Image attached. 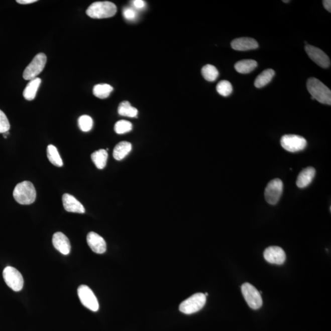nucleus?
<instances>
[{
  "label": "nucleus",
  "instance_id": "obj_1",
  "mask_svg": "<svg viewBox=\"0 0 331 331\" xmlns=\"http://www.w3.org/2000/svg\"><path fill=\"white\" fill-rule=\"evenodd\" d=\"M307 88L311 97L319 102L324 104H331V91L320 80L315 77L308 79Z\"/></svg>",
  "mask_w": 331,
  "mask_h": 331
},
{
  "label": "nucleus",
  "instance_id": "obj_2",
  "mask_svg": "<svg viewBox=\"0 0 331 331\" xmlns=\"http://www.w3.org/2000/svg\"><path fill=\"white\" fill-rule=\"evenodd\" d=\"M13 196L19 204L30 205L35 202L37 191L32 182L24 181L16 186L13 191Z\"/></svg>",
  "mask_w": 331,
  "mask_h": 331
},
{
  "label": "nucleus",
  "instance_id": "obj_3",
  "mask_svg": "<svg viewBox=\"0 0 331 331\" xmlns=\"http://www.w3.org/2000/svg\"><path fill=\"white\" fill-rule=\"evenodd\" d=\"M117 7L110 2H97L88 8L86 13L91 18L106 19L116 15Z\"/></svg>",
  "mask_w": 331,
  "mask_h": 331
},
{
  "label": "nucleus",
  "instance_id": "obj_4",
  "mask_svg": "<svg viewBox=\"0 0 331 331\" xmlns=\"http://www.w3.org/2000/svg\"><path fill=\"white\" fill-rule=\"evenodd\" d=\"M206 303V296L204 294L201 293H196L184 301L182 302L179 305V310L181 312L190 315L201 310Z\"/></svg>",
  "mask_w": 331,
  "mask_h": 331
},
{
  "label": "nucleus",
  "instance_id": "obj_5",
  "mask_svg": "<svg viewBox=\"0 0 331 331\" xmlns=\"http://www.w3.org/2000/svg\"><path fill=\"white\" fill-rule=\"evenodd\" d=\"M46 62L47 57L43 53H40L36 55L31 63L25 69L23 73L24 79L31 80L37 78L38 75L43 71Z\"/></svg>",
  "mask_w": 331,
  "mask_h": 331
},
{
  "label": "nucleus",
  "instance_id": "obj_6",
  "mask_svg": "<svg viewBox=\"0 0 331 331\" xmlns=\"http://www.w3.org/2000/svg\"><path fill=\"white\" fill-rule=\"evenodd\" d=\"M245 300L252 309L258 310L263 305V299L261 294L257 288L249 283H245L241 286Z\"/></svg>",
  "mask_w": 331,
  "mask_h": 331
},
{
  "label": "nucleus",
  "instance_id": "obj_7",
  "mask_svg": "<svg viewBox=\"0 0 331 331\" xmlns=\"http://www.w3.org/2000/svg\"><path fill=\"white\" fill-rule=\"evenodd\" d=\"M281 146L286 151L294 153L302 151L307 147V143L304 138L299 135H286L280 140Z\"/></svg>",
  "mask_w": 331,
  "mask_h": 331
},
{
  "label": "nucleus",
  "instance_id": "obj_8",
  "mask_svg": "<svg viewBox=\"0 0 331 331\" xmlns=\"http://www.w3.org/2000/svg\"><path fill=\"white\" fill-rule=\"evenodd\" d=\"M5 282L15 291H20L24 286V279L21 272L13 267L8 266L3 272Z\"/></svg>",
  "mask_w": 331,
  "mask_h": 331
},
{
  "label": "nucleus",
  "instance_id": "obj_9",
  "mask_svg": "<svg viewBox=\"0 0 331 331\" xmlns=\"http://www.w3.org/2000/svg\"><path fill=\"white\" fill-rule=\"evenodd\" d=\"M283 190V183L279 179H275L270 181L264 191V197L266 201L271 205H275L279 201Z\"/></svg>",
  "mask_w": 331,
  "mask_h": 331
},
{
  "label": "nucleus",
  "instance_id": "obj_10",
  "mask_svg": "<svg viewBox=\"0 0 331 331\" xmlns=\"http://www.w3.org/2000/svg\"><path fill=\"white\" fill-rule=\"evenodd\" d=\"M77 293L80 302L86 308L93 311H97L99 310L98 299L93 291L88 286L80 285L77 289Z\"/></svg>",
  "mask_w": 331,
  "mask_h": 331
},
{
  "label": "nucleus",
  "instance_id": "obj_11",
  "mask_svg": "<svg viewBox=\"0 0 331 331\" xmlns=\"http://www.w3.org/2000/svg\"><path fill=\"white\" fill-rule=\"evenodd\" d=\"M305 50L310 59L319 66L323 68L329 67L330 65L329 58L322 50L309 44L305 46Z\"/></svg>",
  "mask_w": 331,
  "mask_h": 331
},
{
  "label": "nucleus",
  "instance_id": "obj_12",
  "mask_svg": "<svg viewBox=\"0 0 331 331\" xmlns=\"http://www.w3.org/2000/svg\"><path fill=\"white\" fill-rule=\"evenodd\" d=\"M264 258L269 263L281 265L285 263L286 254L281 247L271 246L264 250Z\"/></svg>",
  "mask_w": 331,
  "mask_h": 331
},
{
  "label": "nucleus",
  "instance_id": "obj_13",
  "mask_svg": "<svg viewBox=\"0 0 331 331\" xmlns=\"http://www.w3.org/2000/svg\"><path fill=\"white\" fill-rule=\"evenodd\" d=\"M87 242L91 250L97 254H102L106 251V243L104 239L96 233H89Z\"/></svg>",
  "mask_w": 331,
  "mask_h": 331
},
{
  "label": "nucleus",
  "instance_id": "obj_14",
  "mask_svg": "<svg viewBox=\"0 0 331 331\" xmlns=\"http://www.w3.org/2000/svg\"><path fill=\"white\" fill-rule=\"evenodd\" d=\"M52 243L55 249L64 255H67L71 252V244L69 239L63 233L57 232L53 236Z\"/></svg>",
  "mask_w": 331,
  "mask_h": 331
},
{
  "label": "nucleus",
  "instance_id": "obj_15",
  "mask_svg": "<svg viewBox=\"0 0 331 331\" xmlns=\"http://www.w3.org/2000/svg\"><path fill=\"white\" fill-rule=\"evenodd\" d=\"M62 201L63 207L67 212L78 213H85L84 207L71 194H64L62 197Z\"/></svg>",
  "mask_w": 331,
  "mask_h": 331
},
{
  "label": "nucleus",
  "instance_id": "obj_16",
  "mask_svg": "<svg viewBox=\"0 0 331 331\" xmlns=\"http://www.w3.org/2000/svg\"><path fill=\"white\" fill-rule=\"evenodd\" d=\"M233 49L239 51H247L258 48V42L250 38H239L234 40L231 43Z\"/></svg>",
  "mask_w": 331,
  "mask_h": 331
},
{
  "label": "nucleus",
  "instance_id": "obj_17",
  "mask_svg": "<svg viewBox=\"0 0 331 331\" xmlns=\"http://www.w3.org/2000/svg\"><path fill=\"white\" fill-rule=\"evenodd\" d=\"M315 174V169L313 167H307L303 169L297 178V186L300 188L307 187L313 181Z\"/></svg>",
  "mask_w": 331,
  "mask_h": 331
},
{
  "label": "nucleus",
  "instance_id": "obj_18",
  "mask_svg": "<svg viewBox=\"0 0 331 331\" xmlns=\"http://www.w3.org/2000/svg\"><path fill=\"white\" fill-rule=\"evenodd\" d=\"M132 149V145L129 142H121L114 148L113 157L116 160H122L130 154Z\"/></svg>",
  "mask_w": 331,
  "mask_h": 331
},
{
  "label": "nucleus",
  "instance_id": "obj_19",
  "mask_svg": "<svg viewBox=\"0 0 331 331\" xmlns=\"http://www.w3.org/2000/svg\"><path fill=\"white\" fill-rule=\"evenodd\" d=\"M41 83V79L38 77L30 80L23 92L24 98L29 101H32L34 99Z\"/></svg>",
  "mask_w": 331,
  "mask_h": 331
},
{
  "label": "nucleus",
  "instance_id": "obj_20",
  "mask_svg": "<svg viewBox=\"0 0 331 331\" xmlns=\"http://www.w3.org/2000/svg\"><path fill=\"white\" fill-rule=\"evenodd\" d=\"M258 63L254 60H243L239 61L235 65L236 71L241 74H248L257 67Z\"/></svg>",
  "mask_w": 331,
  "mask_h": 331
},
{
  "label": "nucleus",
  "instance_id": "obj_21",
  "mask_svg": "<svg viewBox=\"0 0 331 331\" xmlns=\"http://www.w3.org/2000/svg\"><path fill=\"white\" fill-rule=\"evenodd\" d=\"M107 158V150L104 149L97 150L91 155V160H92L94 165L99 169H104L106 166Z\"/></svg>",
  "mask_w": 331,
  "mask_h": 331
},
{
  "label": "nucleus",
  "instance_id": "obj_22",
  "mask_svg": "<svg viewBox=\"0 0 331 331\" xmlns=\"http://www.w3.org/2000/svg\"><path fill=\"white\" fill-rule=\"evenodd\" d=\"M275 75V71L272 69H266L257 77L255 80L256 87L260 88L268 85L271 81Z\"/></svg>",
  "mask_w": 331,
  "mask_h": 331
},
{
  "label": "nucleus",
  "instance_id": "obj_23",
  "mask_svg": "<svg viewBox=\"0 0 331 331\" xmlns=\"http://www.w3.org/2000/svg\"><path fill=\"white\" fill-rule=\"evenodd\" d=\"M118 113L122 116L136 118L138 116V111L136 108L133 107L129 101H125L120 104Z\"/></svg>",
  "mask_w": 331,
  "mask_h": 331
},
{
  "label": "nucleus",
  "instance_id": "obj_24",
  "mask_svg": "<svg viewBox=\"0 0 331 331\" xmlns=\"http://www.w3.org/2000/svg\"><path fill=\"white\" fill-rule=\"evenodd\" d=\"M113 91L112 86L107 83H102L94 86L93 93L94 96L100 99H105L109 97Z\"/></svg>",
  "mask_w": 331,
  "mask_h": 331
},
{
  "label": "nucleus",
  "instance_id": "obj_25",
  "mask_svg": "<svg viewBox=\"0 0 331 331\" xmlns=\"http://www.w3.org/2000/svg\"><path fill=\"white\" fill-rule=\"evenodd\" d=\"M47 155L50 162L57 167L63 166V163L58 150L54 146L49 145L47 148Z\"/></svg>",
  "mask_w": 331,
  "mask_h": 331
},
{
  "label": "nucleus",
  "instance_id": "obj_26",
  "mask_svg": "<svg viewBox=\"0 0 331 331\" xmlns=\"http://www.w3.org/2000/svg\"><path fill=\"white\" fill-rule=\"evenodd\" d=\"M201 73L204 79L208 82H213L217 79L219 72L215 66L206 65L201 69Z\"/></svg>",
  "mask_w": 331,
  "mask_h": 331
},
{
  "label": "nucleus",
  "instance_id": "obj_27",
  "mask_svg": "<svg viewBox=\"0 0 331 331\" xmlns=\"http://www.w3.org/2000/svg\"><path fill=\"white\" fill-rule=\"evenodd\" d=\"M78 124H79L80 129L82 132H88L92 129L93 125V119L90 116L83 115L80 116L79 119H78Z\"/></svg>",
  "mask_w": 331,
  "mask_h": 331
},
{
  "label": "nucleus",
  "instance_id": "obj_28",
  "mask_svg": "<svg viewBox=\"0 0 331 331\" xmlns=\"http://www.w3.org/2000/svg\"><path fill=\"white\" fill-rule=\"evenodd\" d=\"M133 129V125L131 122L125 120L119 121L115 125L114 130L119 135H123L131 132Z\"/></svg>",
  "mask_w": 331,
  "mask_h": 331
},
{
  "label": "nucleus",
  "instance_id": "obj_29",
  "mask_svg": "<svg viewBox=\"0 0 331 331\" xmlns=\"http://www.w3.org/2000/svg\"><path fill=\"white\" fill-rule=\"evenodd\" d=\"M216 91L223 96H228L233 92L232 83L228 80H222L216 85Z\"/></svg>",
  "mask_w": 331,
  "mask_h": 331
},
{
  "label": "nucleus",
  "instance_id": "obj_30",
  "mask_svg": "<svg viewBox=\"0 0 331 331\" xmlns=\"http://www.w3.org/2000/svg\"><path fill=\"white\" fill-rule=\"evenodd\" d=\"M123 16L128 21H135L138 17V11L132 7H125L123 10Z\"/></svg>",
  "mask_w": 331,
  "mask_h": 331
},
{
  "label": "nucleus",
  "instance_id": "obj_31",
  "mask_svg": "<svg viewBox=\"0 0 331 331\" xmlns=\"http://www.w3.org/2000/svg\"><path fill=\"white\" fill-rule=\"evenodd\" d=\"M10 129V124L5 114L0 110V133L9 132Z\"/></svg>",
  "mask_w": 331,
  "mask_h": 331
},
{
  "label": "nucleus",
  "instance_id": "obj_32",
  "mask_svg": "<svg viewBox=\"0 0 331 331\" xmlns=\"http://www.w3.org/2000/svg\"><path fill=\"white\" fill-rule=\"evenodd\" d=\"M132 8H134L136 11L143 10L145 9L146 4L145 2L143 0H135L132 2Z\"/></svg>",
  "mask_w": 331,
  "mask_h": 331
},
{
  "label": "nucleus",
  "instance_id": "obj_33",
  "mask_svg": "<svg viewBox=\"0 0 331 331\" xmlns=\"http://www.w3.org/2000/svg\"><path fill=\"white\" fill-rule=\"evenodd\" d=\"M322 5L323 7L327 11H329V13L331 12V1L330 0H324L322 2Z\"/></svg>",
  "mask_w": 331,
  "mask_h": 331
},
{
  "label": "nucleus",
  "instance_id": "obj_34",
  "mask_svg": "<svg viewBox=\"0 0 331 331\" xmlns=\"http://www.w3.org/2000/svg\"><path fill=\"white\" fill-rule=\"evenodd\" d=\"M37 0H18L17 3L21 5H29L37 2Z\"/></svg>",
  "mask_w": 331,
  "mask_h": 331
},
{
  "label": "nucleus",
  "instance_id": "obj_35",
  "mask_svg": "<svg viewBox=\"0 0 331 331\" xmlns=\"http://www.w3.org/2000/svg\"><path fill=\"white\" fill-rule=\"evenodd\" d=\"M290 1H289V0H287V1H285V0H283V2L285 3V4H288V3L290 2Z\"/></svg>",
  "mask_w": 331,
  "mask_h": 331
}]
</instances>
